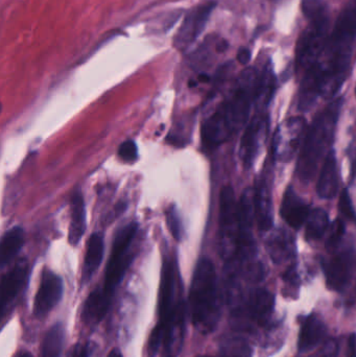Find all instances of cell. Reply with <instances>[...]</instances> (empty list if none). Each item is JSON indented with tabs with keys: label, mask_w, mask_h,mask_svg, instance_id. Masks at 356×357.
Instances as JSON below:
<instances>
[{
	"label": "cell",
	"mask_w": 356,
	"mask_h": 357,
	"mask_svg": "<svg viewBox=\"0 0 356 357\" xmlns=\"http://www.w3.org/2000/svg\"><path fill=\"white\" fill-rule=\"evenodd\" d=\"M253 350L245 340L231 337L224 342L219 350V357H252Z\"/></svg>",
	"instance_id": "28"
},
{
	"label": "cell",
	"mask_w": 356,
	"mask_h": 357,
	"mask_svg": "<svg viewBox=\"0 0 356 357\" xmlns=\"http://www.w3.org/2000/svg\"><path fill=\"white\" fill-rule=\"evenodd\" d=\"M192 322L199 333L208 335L217 327L221 317L217 273L208 258L199 260L194 268L189 294Z\"/></svg>",
	"instance_id": "3"
},
{
	"label": "cell",
	"mask_w": 356,
	"mask_h": 357,
	"mask_svg": "<svg viewBox=\"0 0 356 357\" xmlns=\"http://www.w3.org/2000/svg\"><path fill=\"white\" fill-rule=\"evenodd\" d=\"M199 357H210V356H199Z\"/></svg>",
	"instance_id": "43"
},
{
	"label": "cell",
	"mask_w": 356,
	"mask_h": 357,
	"mask_svg": "<svg viewBox=\"0 0 356 357\" xmlns=\"http://www.w3.org/2000/svg\"><path fill=\"white\" fill-rule=\"evenodd\" d=\"M284 279L288 285L297 287V283H298V274H297L295 268H288L286 274H284Z\"/></svg>",
	"instance_id": "38"
},
{
	"label": "cell",
	"mask_w": 356,
	"mask_h": 357,
	"mask_svg": "<svg viewBox=\"0 0 356 357\" xmlns=\"http://www.w3.org/2000/svg\"><path fill=\"white\" fill-rule=\"evenodd\" d=\"M24 243V231L20 227H14L2 237L0 243V261L2 266L16 257Z\"/></svg>",
	"instance_id": "23"
},
{
	"label": "cell",
	"mask_w": 356,
	"mask_h": 357,
	"mask_svg": "<svg viewBox=\"0 0 356 357\" xmlns=\"http://www.w3.org/2000/svg\"><path fill=\"white\" fill-rule=\"evenodd\" d=\"M304 130V119L301 117L288 119L275 133L273 154L281 161H290L294 157Z\"/></svg>",
	"instance_id": "10"
},
{
	"label": "cell",
	"mask_w": 356,
	"mask_h": 357,
	"mask_svg": "<svg viewBox=\"0 0 356 357\" xmlns=\"http://www.w3.org/2000/svg\"><path fill=\"white\" fill-rule=\"evenodd\" d=\"M301 8H302L303 14L309 20L328 12L324 0H302Z\"/></svg>",
	"instance_id": "30"
},
{
	"label": "cell",
	"mask_w": 356,
	"mask_h": 357,
	"mask_svg": "<svg viewBox=\"0 0 356 357\" xmlns=\"http://www.w3.org/2000/svg\"><path fill=\"white\" fill-rule=\"evenodd\" d=\"M258 79V73L253 67L240 73L233 91L203 123L201 134L205 148L211 150L221 146L246 123L251 104L255 102Z\"/></svg>",
	"instance_id": "1"
},
{
	"label": "cell",
	"mask_w": 356,
	"mask_h": 357,
	"mask_svg": "<svg viewBox=\"0 0 356 357\" xmlns=\"http://www.w3.org/2000/svg\"><path fill=\"white\" fill-rule=\"evenodd\" d=\"M65 329L62 324H56L46 333L42 344V357H61L64 346Z\"/></svg>",
	"instance_id": "26"
},
{
	"label": "cell",
	"mask_w": 356,
	"mask_h": 357,
	"mask_svg": "<svg viewBox=\"0 0 356 357\" xmlns=\"http://www.w3.org/2000/svg\"><path fill=\"white\" fill-rule=\"evenodd\" d=\"M138 232L137 222H130L119 229L113 243L110 259L107 264L106 276L102 289L107 295L113 297L115 289L123 280L127 268L135 257L133 243Z\"/></svg>",
	"instance_id": "5"
},
{
	"label": "cell",
	"mask_w": 356,
	"mask_h": 357,
	"mask_svg": "<svg viewBox=\"0 0 356 357\" xmlns=\"http://www.w3.org/2000/svg\"><path fill=\"white\" fill-rule=\"evenodd\" d=\"M68 357H89L87 346L84 344H77L71 348Z\"/></svg>",
	"instance_id": "36"
},
{
	"label": "cell",
	"mask_w": 356,
	"mask_h": 357,
	"mask_svg": "<svg viewBox=\"0 0 356 357\" xmlns=\"http://www.w3.org/2000/svg\"><path fill=\"white\" fill-rule=\"evenodd\" d=\"M104 236L100 233H93L88 241L85 259H84V282H88L100 268L104 257Z\"/></svg>",
	"instance_id": "21"
},
{
	"label": "cell",
	"mask_w": 356,
	"mask_h": 357,
	"mask_svg": "<svg viewBox=\"0 0 356 357\" xmlns=\"http://www.w3.org/2000/svg\"><path fill=\"white\" fill-rule=\"evenodd\" d=\"M240 214V245L238 254L240 257H246L253 247L252 228L255 220L254 190L246 189L238 203Z\"/></svg>",
	"instance_id": "11"
},
{
	"label": "cell",
	"mask_w": 356,
	"mask_h": 357,
	"mask_svg": "<svg viewBox=\"0 0 356 357\" xmlns=\"http://www.w3.org/2000/svg\"><path fill=\"white\" fill-rule=\"evenodd\" d=\"M117 154H118L119 158L125 162H135L138 159L137 144L133 140H125L119 146Z\"/></svg>",
	"instance_id": "32"
},
{
	"label": "cell",
	"mask_w": 356,
	"mask_h": 357,
	"mask_svg": "<svg viewBox=\"0 0 356 357\" xmlns=\"http://www.w3.org/2000/svg\"><path fill=\"white\" fill-rule=\"evenodd\" d=\"M325 335L326 326L323 321L316 314H311L303 321L301 326L298 339L299 350L301 352L309 351L317 347Z\"/></svg>",
	"instance_id": "19"
},
{
	"label": "cell",
	"mask_w": 356,
	"mask_h": 357,
	"mask_svg": "<svg viewBox=\"0 0 356 357\" xmlns=\"http://www.w3.org/2000/svg\"><path fill=\"white\" fill-rule=\"evenodd\" d=\"M215 6L217 2L207 1L196 6L186 15L175 37V46L178 50H186L196 41L206 27Z\"/></svg>",
	"instance_id": "8"
},
{
	"label": "cell",
	"mask_w": 356,
	"mask_h": 357,
	"mask_svg": "<svg viewBox=\"0 0 356 357\" xmlns=\"http://www.w3.org/2000/svg\"><path fill=\"white\" fill-rule=\"evenodd\" d=\"M268 250L272 259L276 264H280L291 257L294 252V247L288 235L282 231H278L271 235V238L268 243Z\"/></svg>",
	"instance_id": "25"
},
{
	"label": "cell",
	"mask_w": 356,
	"mask_h": 357,
	"mask_svg": "<svg viewBox=\"0 0 356 357\" xmlns=\"http://www.w3.org/2000/svg\"><path fill=\"white\" fill-rule=\"evenodd\" d=\"M238 62L242 65H248L249 62L251 61V58H252V54H251V50L247 47H242L238 50Z\"/></svg>",
	"instance_id": "37"
},
{
	"label": "cell",
	"mask_w": 356,
	"mask_h": 357,
	"mask_svg": "<svg viewBox=\"0 0 356 357\" xmlns=\"http://www.w3.org/2000/svg\"><path fill=\"white\" fill-rule=\"evenodd\" d=\"M353 256L348 252L334 256L326 264V282L330 289L341 291L348 285L353 274Z\"/></svg>",
	"instance_id": "13"
},
{
	"label": "cell",
	"mask_w": 356,
	"mask_h": 357,
	"mask_svg": "<svg viewBox=\"0 0 356 357\" xmlns=\"http://www.w3.org/2000/svg\"><path fill=\"white\" fill-rule=\"evenodd\" d=\"M318 193L323 199H334L339 190V173L334 151H330L324 161L317 185Z\"/></svg>",
	"instance_id": "18"
},
{
	"label": "cell",
	"mask_w": 356,
	"mask_h": 357,
	"mask_svg": "<svg viewBox=\"0 0 356 357\" xmlns=\"http://www.w3.org/2000/svg\"><path fill=\"white\" fill-rule=\"evenodd\" d=\"M199 79H200L201 82H204V83H208V82L210 81V77L207 75H201L200 77H199Z\"/></svg>",
	"instance_id": "41"
},
{
	"label": "cell",
	"mask_w": 356,
	"mask_h": 357,
	"mask_svg": "<svg viewBox=\"0 0 356 357\" xmlns=\"http://www.w3.org/2000/svg\"><path fill=\"white\" fill-rule=\"evenodd\" d=\"M280 213L292 228L299 229L307 222L311 212L309 206L295 192L294 189L288 187L282 199Z\"/></svg>",
	"instance_id": "15"
},
{
	"label": "cell",
	"mask_w": 356,
	"mask_h": 357,
	"mask_svg": "<svg viewBox=\"0 0 356 357\" xmlns=\"http://www.w3.org/2000/svg\"><path fill=\"white\" fill-rule=\"evenodd\" d=\"M355 96H356V88H355Z\"/></svg>",
	"instance_id": "44"
},
{
	"label": "cell",
	"mask_w": 356,
	"mask_h": 357,
	"mask_svg": "<svg viewBox=\"0 0 356 357\" xmlns=\"http://www.w3.org/2000/svg\"><path fill=\"white\" fill-rule=\"evenodd\" d=\"M112 297L107 295L104 289H94L86 300L83 310V320L87 324L95 325L104 319L110 307Z\"/></svg>",
	"instance_id": "20"
},
{
	"label": "cell",
	"mask_w": 356,
	"mask_h": 357,
	"mask_svg": "<svg viewBox=\"0 0 356 357\" xmlns=\"http://www.w3.org/2000/svg\"><path fill=\"white\" fill-rule=\"evenodd\" d=\"M165 216H167V224L169 232L176 241H181L182 237H183V225H182L181 218H180L177 208L173 205L167 208Z\"/></svg>",
	"instance_id": "29"
},
{
	"label": "cell",
	"mask_w": 356,
	"mask_h": 357,
	"mask_svg": "<svg viewBox=\"0 0 356 357\" xmlns=\"http://www.w3.org/2000/svg\"><path fill=\"white\" fill-rule=\"evenodd\" d=\"M338 344L334 341L328 342L325 344L323 349L318 352L315 356L313 357H336L338 356Z\"/></svg>",
	"instance_id": "35"
},
{
	"label": "cell",
	"mask_w": 356,
	"mask_h": 357,
	"mask_svg": "<svg viewBox=\"0 0 356 357\" xmlns=\"http://www.w3.org/2000/svg\"><path fill=\"white\" fill-rule=\"evenodd\" d=\"M263 117L256 116L250 121L240 142V156L245 167L249 169L252 165L258 150L259 138L263 131Z\"/></svg>",
	"instance_id": "17"
},
{
	"label": "cell",
	"mask_w": 356,
	"mask_h": 357,
	"mask_svg": "<svg viewBox=\"0 0 356 357\" xmlns=\"http://www.w3.org/2000/svg\"><path fill=\"white\" fill-rule=\"evenodd\" d=\"M164 341V331H163L161 325L157 324L153 331L152 335L150 337V346H148V350H150V354L152 356H155L158 352L159 348Z\"/></svg>",
	"instance_id": "33"
},
{
	"label": "cell",
	"mask_w": 356,
	"mask_h": 357,
	"mask_svg": "<svg viewBox=\"0 0 356 357\" xmlns=\"http://www.w3.org/2000/svg\"><path fill=\"white\" fill-rule=\"evenodd\" d=\"M276 77L273 73L271 64L268 63L263 69V73L259 75L258 85H257L256 96L255 102L257 108H265L269 105L274 90H275Z\"/></svg>",
	"instance_id": "24"
},
{
	"label": "cell",
	"mask_w": 356,
	"mask_h": 357,
	"mask_svg": "<svg viewBox=\"0 0 356 357\" xmlns=\"http://www.w3.org/2000/svg\"><path fill=\"white\" fill-rule=\"evenodd\" d=\"M108 357H123V356L118 349H113L112 351L109 354Z\"/></svg>",
	"instance_id": "40"
},
{
	"label": "cell",
	"mask_w": 356,
	"mask_h": 357,
	"mask_svg": "<svg viewBox=\"0 0 356 357\" xmlns=\"http://www.w3.org/2000/svg\"><path fill=\"white\" fill-rule=\"evenodd\" d=\"M159 325L164 331V346L169 357H177L183 347L185 308L182 299L181 280L177 264L167 258L161 272L159 291Z\"/></svg>",
	"instance_id": "2"
},
{
	"label": "cell",
	"mask_w": 356,
	"mask_h": 357,
	"mask_svg": "<svg viewBox=\"0 0 356 357\" xmlns=\"http://www.w3.org/2000/svg\"><path fill=\"white\" fill-rule=\"evenodd\" d=\"M86 231L85 202L81 193H75L70 203V224H69L68 241L71 245H77L81 241Z\"/></svg>",
	"instance_id": "22"
},
{
	"label": "cell",
	"mask_w": 356,
	"mask_h": 357,
	"mask_svg": "<svg viewBox=\"0 0 356 357\" xmlns=\"http://www.w3.org/2000/svg\"><path fill=\"white\" fill-rule=\"evenodd\" d=\"M342 102V98L332 102L325 110L317 115L307 132L297 165L299 178L304 182H309L313 178L322 155L332 144Z\"/></svg>",
	"instance_id": "4"
},
{
	"label": "cell",
	"mask_w": 356,
	"mask_h": 357,
	"mask_svg": "<svg viewBox=\"0 0 356 357\" xmlns=\"http://www.w3.org/2000/svg\"><path fill=\"white\" fill-rule=\"evenodd\" d=\"M274 303V296L269 291L258 289L250 294L242 312L248 314L253 322L265 325L273 314Z\"/></svg>",
	"instance_id": "14"
},
{
	"label": "cell",
	"mask_w": 356,
	"mask_h": 357,
	"mask_svg": "<svg viewBox=\"0 0 356 357\" xmlns=\"http://www.w3.org/2000/svg\"><path fill=\"white\" fill-rule=\"evenodd\" d=\"M330 26L328 12L309 20L297 41L296 67L298 70L307 73L321 58L330 38Z\"/></svg>",
	"instance_id": "7"
},
{
	"label": "cell",
	"mask_w": 356,
	"mask_h": 357,
	"mask_svg": "<svg viewBox=\"0 0 356 357\" xmlns=\"http://www.w3.org/2000/svg\"><path fill=\"white\" fill-rule=\"evenodd\" d=\"M255 220L261 230L268 231L273 225V206L271 192L265 181L256 185L254 189Z\"/></svg>",
	"instance_id": "16"
},
{
	"label": "cell",
	"mask_w": 356,
	"mask_h": 357,
	"mask_svg": "<svg viewBox=\"0 0 356 357\" xmlns=\"http://www.w3.org/2000/svg\"><path fill=\"white\" fill-rule=\"evenodd\" d=\"M17 357H33V356L29 352H21Z\"/></svg>",
	"instance_id": "42"
},
{
	"label": "cell",
	"mask_w": 356,
	"mask_h": 357,
	"mask_svg": "<svg viewBox=\"0 0 356 357\" xmlns=\"http://www.w3.org/2000/svg\"><path fill=\"white\" fill-rule=\"evenodd\" d=\"M345 234V225L341 220H336L330 226V235L326 241L327 250H334L338 247Z\"/></svg>",
	"instance_id": "31"
},
{
	"label": "cell",
	"mask_w": 356,
	"mask_h": 357,
	"mask_svg": "<svg viewBox=\"0 0 356 357\" xmlns=\"http://www.w3.org/2000/svg\"><path fill=\"white\" fill-rule=\"evenodd\" d=\"M219 249L223 259L231 261L238 254L240 214L231 186H225L219 195Z\"/></svg>",
	"instance_id": "6"
},
{
	"label": "cell",
	"mask_w": 356,
	"mask_h": 357,
	"mask_svg": "<svg viewBox=\"0 0 356 357\" xmlns=\"http://www.w3.org/2000/svg\"><path fill=\"white\" fill-rule=\"evenodd\" d=\"M339 209L347 218L356 222V213L355 209H353V202H351L348 191L346 189L341 195Z\"/></svg>",
	"instance_id": "34"
},
{
	"label": "cell",
	"mask_w": 356,
	"mask_h": 357,
	"mask_svg": "<svg viewBox=\"0 0 356 357\" xmlns=\"http://www.w3.org/2000/svg\"><path fill=\"white\" fill-rule=\"evenodd\" d=\"M29 277V262L21 258L15 266L4 275L1 281V308L6 310L19 295Z\"/></svg>",
	"instance_id": "12"
},
{
	"label": "cell",
	"mask_w": 356,
	"mask_h": 357,
	"mask_svg": "<svg viewBox=\"0 0 356 357\" xmlns=\"http://www.w3.org/2000/svg\"><path fill=\"white\" fill-rule=\"evenodd\" d=\"M64 284L60 276L49 270L43 271L39 289L33 303V314L43 318L52 312L62 299Z\"/></svg>",
	"instance_id": "9"
},
{
	"label": "cell",
	"mask_w": 356,
	"mask_h": 357,
	"mask_svg": "<svg viewBox=\"0 0 356 357\" xmlns=\"http://www.w3.org/2000/svg\"><path fill=\"white\" fill-rule=\"evenodd\" d=\"M305 236L309 241H317L325 234L330 226V218L325 210L316 209L309 214L307 218Z\"/></svg>",
	"instance_id": "27"
},
{
	"label": "cell",
	"mask_w": 356,
	"mask_h": 357,
	"mask_svg": "<svg viewBox=\"0 0 356 357\" xmlns=\"http://www.w3.org/2000/svg\"><path fill=\"white\" fill-rule=\"evenodd\" d=\"M347 357H356V333H353L348 340Z\"/></svg>",
	"instance_id": "39"
}]
</instances>
